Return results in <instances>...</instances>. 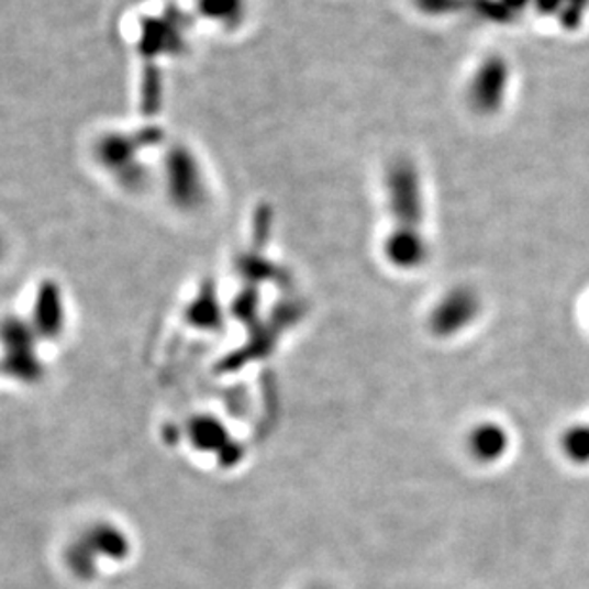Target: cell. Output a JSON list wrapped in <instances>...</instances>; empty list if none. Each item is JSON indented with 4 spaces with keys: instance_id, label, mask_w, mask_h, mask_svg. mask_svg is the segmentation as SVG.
Returning a JSON list of instances; mask_svg holds the SVG:
<instances>
[{
    "instance_id": "6da1fadb",
    "label": "cell",
    "mask_w": 589,
    "mask_h": 589,
    "mask_svg": "<svg viewBox=\"0 0 589 589\" xmlns=\"http://www.w3.org/2000/svg\"><path fill=\"white\" fill-rule=\"evenodd\" d=\"M508 82V69L498 59H490L479 66L477 74L473 75L471 97L473 105L477 110H493L503 100V90Z\"/></svg>"
},
{
    "instance_id": "7a4b0ae2",
    "label": "cell",
    "mask_w": 589,
    "mask_h": 589,
    "mask_svg": "<svg viewBox=\"0 0 589 589\" xmlns=\"http://www.w3.org/2000/svg\"><path fill=\"white\" fill-rule=\"evenodd\" d=\"M508 436L501 429L479 427L471 436V448L480 459L498 457L505 449Z\"/></svg>"
},
{
    "instance_id": "3957f363",
    "label": "cell",
    "mask_w": 589,
    "mask_h": 589,
    "mask_svg": "<svg viewBox=\"0 0 589 589\" xmlns=\"http://www.w3.org/2000/svg\"><path fill=\"white\" fill-rule=\"evenodd\" d=\"M563 449L576 464L589 462V425H576L563 436Z\"/></svg>"
}]
</instances>
